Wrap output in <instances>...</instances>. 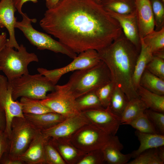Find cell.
Instances as JSON below:
<instances>
[{"label":"cell","mask_w":164,"mask_h":164,"mask_svg":"<svg viewBox=\"0 0 164 164\" xmlns=\"http://www.w3.org/2000/svg\"><path fill=\"white\" fill-rule=\"evenodd\" d=\"M39 25L76 53L98 51L123 33L118 21L94 0H61L46 11Z\"/></svg>","instance_id":"obj_1"},{"label":"cell","mask_w":164,"mask_h":164,"mask_svg":"<svg viewBox=\"0 0 164 164\" xmlns=\"http://www.w3.org/2000/svg\"><path fill=\"white\" fill-rule=\"evenodd\" d=\"M97 52L109 70L111 81L122 90L128 100L139 97L133 84V76L140 51L123 33Z\"/></svg>","instance_id":"obj_2"},{"label":"cell","mask_w":164,"mask_h":164,"mask_svg":"<svg viewBox=\"0 0 164 164\" xmlns=\"http://www.w3.org/2000/svg\"><path fill=\"white\" fill-rule=\"evenodd\" d=\"M111 81L109 70L101 60L95 65L75 71L64 85L77 98L87 93L95 91Z\"/></svg>","instance_id":"obj_3"},{"label":"cell","mask_w":164,"mask_h":164,"mask_svg":"<svg viewBox=\"0 0 164 164\" xmlns=\"http://www.w3.org/2000/svg\"><path fill=\"white\" fill-rule=\"evenodd\" d=\"M8 81L15 101L22 97L43 100L46 98L48 92L55 90L56 85L40 73L24 74Z\"/></svg>","instance_id":"obj_4"},{"label":"cell","mask_w":164,"mask_h":164,"mask_svg":"<svg viewBox=\"0 0 164 164\" xmlns=\"http://www.w3.org/2000/svg\"><path fill=\"white\" fill-rule=\"evenodd\" d=\"M17 50L5 46L0 53V70L8 81L28 74L29 64L39 61L37 56L28 52L23 45H19Z\"/></svg>","instance_id":"obj_5"},{"label":"cell","mask_w":164,"mask_h":164,"mask_svg":"<svg viewBox=\"0 0 164 164\" xmlns=\"http://www.w3.org/2000/svg\"><path fill=\"white\" fill-rule=\"evenodd\" d=\"M21 15L22 19L21 21H17L15 28L20 30L30 43L36 47L38 49L47 50L56 53H61L73 59L77 56L76 53L59 41L55 40L46 33L35 29L32 27V23L36 22V19H30L26 13L23 12Z\"/></svg>","instance_id":"obj_6"},{"label":"cell","mask_w":164,"mask_h":164,"mask_svg":"<svg viewBox=\"0 0 164 164\" xmlns=\"http://www.w3.org/2000/svg\"><path fill=\"white\" fill-rule=\"evenodd\" d=\"M10 146L7 154L12 159H19L39 131L24 117H15L12 122Z\"/></svg>","instance_id":"obj_7"},{"label":"cell","mask_w":164,"mask_h":164,"mask_svg":"<svg viewBox=\"0 0 164 164\" xmlns=\"http://www.w3.org/2000/svg\"><path fill=\"white\" fill-rule=\"evenodd\" d=\"M112 136L90 123L78 129L69 141L76 148L87 153L101 149Z\"/></svg>","instance_id":"obj_8"},{"label":"cell","mask_w":164,"mask_h":164,"mask_svg":"<svg viewBox=\"0 0 164 164\" xmlns=\"http://www.w3.org/2000/svg\"><path fill=\"white\" fill-rule=\"evenodd\" d=\"M79 53L71 62L63 67L51 70L39 68L37 71L56 85L63 75L94 66L101 61L97 51L95 50H89Z\"/></svg>","instance_id":"obj_9"},{"label":"cell","mask_w":164,"mask_h":164,"mask_svg":"<svg viewBox=\"0 0 164 164\" xmlns=\"http://www.w3.org/2000/svg\"><path fill=\"white\" fill-rule=\"evenodd\" d=\"M76 99L64 84L56 85L54 91L40 101L53 112L67 118L81 112L78 108Z\"/></svg>","instance_id":"obj_10"},{"label":"cell","mask_w":164,"mask_h":164,"mask_svg":"<svg viewBox=\"0 0 164 164\" xmlns=\"http://www.w3.org/2000/svg\"><path fill=\"white\" fill-rule=\"evenodd\" d=\"M0 106L4 111L6 126L5 132L10 137L12 122L15 117H24L19 101L13 100L12 89L6 77L0 75Z\"/></svg>","instance_id":"obj_11"},{"label":"cell","mask_w":164,"mask_h":164,"mask_svg":"<svg viewBox=\"0 0 164 164\" xmlns=\"http://www.w3.org/2000/svg\"><path fill=\"white\" fill-rule=\"evenodd\" d=\"M90 123L81 112L66 118L55 125L41 132L46 137L50 138L69 140L78 129Z\"/></svg>","instance_id":"obj_12"},{"label":"cell","mask_w":164,"mask_h":164,"mask_svg":"<svg viewBox=\"0 0 164 164\" xmlns=\"http://www.w3.org/2000/svg\"><path fill=\"white\" fill-rule=\"evenodd\" d=\"M82 112L91 123L112 135H115L121 125V117L108 108L89 109Z\"/></svg>","instance_id":"obj_13"},{"label":"cell","mask_w":164,"mask_h":164,"mask_svg":"<svg viewBox=\"0 0 164 164\" xmlns=\"http://www.w3.org/2000/svg\"><path fill=\"white\" fill-rule=\"evenodd\" d=\"M16 10L13 0H0V29L5 27L9 35L6 46L18 50L19 45L16 40L15 31L17 22L15 13Z\"/></svg>","instance_id":"obj_14"},{"label":"cell","mask_w":164,"mask_h":164,"mask_svg":"<svg viewBox=\"0 0 164 164\" xmlns=\"http://www.w3.org/2000/svg\"><path fill=\"white\" fill-rule=\"evenodd\" d=\"M135 4L140 39L155 30L154 17L150 0H135Z\"/></svg>","instance_id":"obj_15"},{"label":"cell","mask_w":164,"mask_h":164,"mask_svg":"<svg viewBox=\"0 0 164 164\" xmlns=\"http://www.w3.org/2000/svg\"><path fill=\"white\" fill-rule=\"evenodd\" d=\"M49 138L39 131L19 159L24 164H46L45 146Z\"/></svg>","instance_id":"obj_16"},{"label":"cell","mask_w":164,"mask_h":164,"mask_svg":"<svg viewBox=\"0 0 164 164\" xmlns=\"http://www.w3.org/2000/svg\"><path fill=\"white\" fill-rule=\"evenodd\" d=\"M107 11L118 22L125 37L140 51V39L135 12L128 14H121Z\"/></svg>","instance_id":"obj_17"},{"label":"cell","mask_w":164,"mask_h":164,"mask_svg":"<svg viewBox=\"0 0 164 164\" xmlns=\"http://www.w3.org/2000/svg\"><path fill=\"white\" fill-rule=\"evenodd\" d=\"M123 146L118 137L112 135L108 143L101 149L105 162L110 164H127L132 158L131 153L122 154Z\"/></svg>","instance_id":"obj_18"},{"label":"cell","mask_w":164,"mask_h":164,"mask_svg":"<svg viewBox=\"0 0 164 164\" xmlns=\"http://www.w3.org/2000/svg\"><path fill=\"white\" fill-rule=\"evenodd\" d=\"M26 119L38 130L42 131L64 120L66 118L55 112L40 114H24Z\"/></svg>","instance_id":"obj_19"},{"label":"cell","mask_w":164,"mask_h":164,"mask_svg":"<svg viewBox=\"0 0 164 164\" xmlns=\"http://www.w3.org/2000/svg\"><path fill=\"white\" fill-rule=\"evenodd\" d=\"M135 134L140 145L138 149L131 153L132 158H135L147 150L164 145V135L159 133H144L137 131L135 132Z\"/></svg>","instance_id":"obj_20"},{"label":"cell","mask_w":164,"mask_h":164,"mask_svg":"<svg viewBox=\"0 0 164 164\" xmlns=\"http://www.w3.org/2000/svg\"><path fill=\"white\" fill-rule=\"evenodd\" d=\"M140 42V50L135 65L133 76V84L136 91L139 86L140 78L147 65L153 57L150 49L141 39Z\"/></svg>","instance_id":"obj_21"},{"label":"cell","mask_w":164,"mask_h":164,"mask_svg":"<svg viewBox=\"0 0 164 164\" xmlns=\"http://www.w3.org/2000/svg\"><path fill=\"white\" fill-rule=\"evenodd\" d=\"M150 49L153 56L164 58V26L154 30L140 39Z\"/></svg>","instance_id":"obj_22"},{"label":"cell","mask_w":164,"mask_h":164,"mask_svg":"<svg viewBox=\"0 0 164 164\" xmlns=\"http://www.w3.org/2000/svg\"><path fill=\"white\" fill-rule=\"evenodd\" d=\"M137 91L139 98L147 109L164 113V95L151 92L140 85Z\"/></svg>","instance_id":"obj_23"},{"label":"cell","mask_w":164,"mask_h":164,"mask_svg":"<svg viewBox=\"0 0 164 164\" xmlns=\"http://www.w3.org/2000/svg\"><path fill=\"white\" fill-rule=\"evenodd\" d=\"M50 139L62 158L66 161L70 162L76 161L79 157L86 154L76 148L69 140Z\"/></svg>","instance_id":"obj_24"},{"label":"cell","mask_w":164,"mask_h":164,"mask_svg":"<svg viewBox=\"0 0 164 164\" xmlns=\"http://www.w3.org/2000/svg\"><path fill=\"white\" fill-rule=\"evenodd\" d=\"M164 146L144 151L127 164H163Z\"/></svg>","instance_id":"obj_25"},{"label":"cell","mask_w":164,"mask_h":164,"mask_svg":"<svg viewBox=\"0 0 164 164\" xmlns=\"http://www.w3.org/2000/svg\"><path fill=\"white\" fill-rule=\"evenodd\" d=\"M147 109L139 97L129 100L121 115V125H128Z\"/></svg>","instance_id":"obj_26"},{"label":"cell","mask_w":164,"mask_h":164,"mask_svg":"<svg viewBox=\"0 0 164 164\" xmlns=\"http://www.w3.org/2000/svg\"><path fill=\"white\" fill-rule=\"evenodd\" d=\"M107 10L121 14L135 12V0H101L99 2Z\"/></svg>","instance_id":"obj_27"},{"label":"cell","mask_w":164,"mask_h":164,"mask_svg":"<svg viewBox=\"0 0 164 164\" xmlns=\"http://www.w3.org/2000/svg\"><path fill=\"white\" fill-rule=\"evenodd\" d=\"M139 85L155 94L164 95V80L145 69L140 78Z\"/></svg>","instance_id":"obj_28"},{"label":"cell","mask_w":164,"mask_h":164,"mask_svg":"<svg viewBox=\"0 0 164 164\" xmlns=\"http://www.w3.org/2000/svg\"><path fill=\"white\" fill-rule=\"evenodd\" d=\"M23 114H40L54 112L40 100L22 97L20 101Z\"/></svg>","instance_id":"obj_29"},{"label":"cell","mask_w":164,"mask_h":164,"mask_svg":"<svg viewBox=\"0 0 164 164\" xmlns=\"http://www.w3.org/2000/svg\"><path fill=\"white\" fill-rule=\"evenodd\" d=\"M128 101L122 90L115 85L108 108L113 113L121 117Z\"/></svg>","instance_id":"obj_30"},{"label":"cell","mask_w":164,"mask_h":164,"mask_svg":"<svg viewBox=\"0 0 164 164\" xmlns=\"http://www.w3.org/2000/svg\"><path fill=\"white\" fill-rule=\"evenodd\" d=\"M76 101L78 108L81 112L103 108L95 91L89 92L77 98Z\"/></svg>","instance_id":"obj_31"},{"label":"cell","mask_w":164,"mask_h":164,"mask_svg":"<svg viewBox=\"0 0 164 164\" xmlns=\"http://www.w3.org/2000/svg\"><path fill=\"white\" fill-rule=\"evenodd\" d=\"M142 133H159L145 113L141 114L128 124Z\"/></svg>","instance_id":"obj_32"},{"label":"cell","mask_w":164,"mask_h":164,"mask_svg":"<svg viewBox=\"0 0 164 164\" xmlns=\"http://www.w3.org/2000/svg\"><path fill=\"white\" fill-rule=\"evenodd\" d=\"M115 86L111 81L101 86L95 91L103 108H107L109 107Z\"/></svg>","instance_id":"obj_33"},{"label":"cell","mask_w":164,"mask_h":164,"mask_svg":"<svg viewBox=\"0 0 164 164\" xmlns=\"http://www.w3.org/2000/svg\"><path fill=\"white\" fill-rule=\"evenodd\" d=\"M46 164H65L66 162L53 146L49 138L45 146Z\"/></svg>","instance_id":"obj_34"},{"label":"cell","mask_w":164,"mask_h":164,"mask_svg":"<svg viewBox=\"0 0 164 164\" xmlns=\"http://www.w3.org/2000/svg\"><path fill=\"white\" fill-rule=\"evenodd\" d=\"M153 14L155 26L158 30L163 26L164 22V7L159 0H152L151 1Z\"/></svg>","instance_id":"obj_35"},{"label":"cell","mask_w":164,"mask_h":164,"mask_svg":"<svg viewBox=\"0 0 164 164\" xmlns=\"http://www.w3.org/2000/svg\"><path fill=\"white\" fill-rule=\"evenodd\" d=\"M146 69L154 75L164 80V59L153 56L147 65Z\"/></svg>","instance_id":"obj_36"},{"label":"cell","mask_w":164,"mask_h":164,"mask_svg":"<svg viewBox=\"0 0 164 164\" xmlns=\"http://www.w3.org/2000/svg\"><path fill=\"white\" fill-rule=\"evenodd\" d=\"M145 113L157 132L160 134H164V113L146 109Z\"/></svg>","instance_id":"obj_37"},{"label":"cell","mask_w":164,"mask_h":164,"mask_svg":"<svg viewBox=\"0 0 164 164\" xmlns=\"http://www.w3.org/2000/svg\"><path fill=\"white\" fill-rule=\"evenodd\" d=\"M79 160L77 164H98L105 162L101 149L91 152Z\"/></svg>","instance_id":"obj_38"},{"label":"cell","mask_w":164,"mask_h":164,"mask_svg":"<svg viewBox=\"0 0 164 164\" xmlns=\"http://www.w3.org/2000/svg\"><path fill=\"white\" fill-rule=\"evenodd\" d=\"M10 142V138L5 132L0 131V161L4 153L8 152Z\"/></svg>","instance_id":"obj_39"},{"label":"cell","mask_w":164,"mask_h":164,"mask_svg":"<svg viewBox=\"0 0 164 164\" xmlns=\"http://www.w3.org/2000/svg\"><path fill=\"white\" fill-rule=\"evenodd\" d=\"M5 152L2 155L1 159L0 164H24L20 159H13L9 158Z\"/></svg>","instance_id":"obj_40"},{"label":"cell","mask_w":164,"mask_h":164,"mask_svg":"<svg viewBox=\"0 0 164 164\" xmlns=\"http://www.w3.org/2000/svg\"><path fill=\"white\" fill-rule=\"evenodd\" d=\"M30 1L36 3L38 2V0H13L15 7L18 12L21 15L23 12L22 8L24 4L27 2Z\"/></svg>","instance_id":"obj_41"},{"label":"cell","mask_w":164,"mask_h":164,"mask_svg":"<svg viewBox=\"0 0 164 164\" xmlns=\"http://www.w3.org/2000/svg\"><path fill=\"white\" fill-rule=\"evenodd\" d=\"M6 126V121L4 111L0 106V131H5Z\"/></svg>","instance_id":"obj_42"},{"label":"cell","mask_w":164,"mask_h":164,"mask_svg":"<svg viewBox=\"0 0 164 164\" xmlns=\"http://www.w3.org/2000/svg\"><path fill=\"white\" fill-rule=\"evenodd\" d=\"M8 40L6 32H3L0 34V53L6 46Z\"/></svg>","instance_id":"obj_43"},{"label":"cell","mask_w":164,"mask_h":164,"mask_svg":"<svg viewBox=\"0 0 164 164\" xmlns=\"http://www.w3.org/2000/svg\"><path fill=\"white\" fill-rule=\"evenodd\" d=\"M47 9L54 7L61 0H44Z\"/></svg>","instance_id":"obj_44"},{"label":"cell","mask_w":164,"mask_h":164,"mask_svg":"<svg viewBox=\"0 0 164 164\" xmlns=\"http://www.w3.org/2000/svg\"><path fill=\"white\" fill-rule=\"evenodd\" d=\"M94 0L96 1L97 2H99L101 0Z\"/></svg>","instance_id":"obj_45"},{"label":"cell","mask_w":164,"mask_h":164,"mask_svg":"<svg viewBox=\"0 0 164 164\" xmlns=\"http://www.w3.org/2000/svg\"><path fill=\"white\" fill-rule=\"evenodd\" d=\"M162 2H164V0H161Z\"/></svg>","instance_id":"obj_46"},{"label":"cell","mask_w":164,"mask_h":164,"mask_svg":"<svg viewBox=\"0 0 164 164\" xmlns=\"http://www.w3.org/2000/svg\"></svg>","instance_id":"obj_47"}]
</instances>
